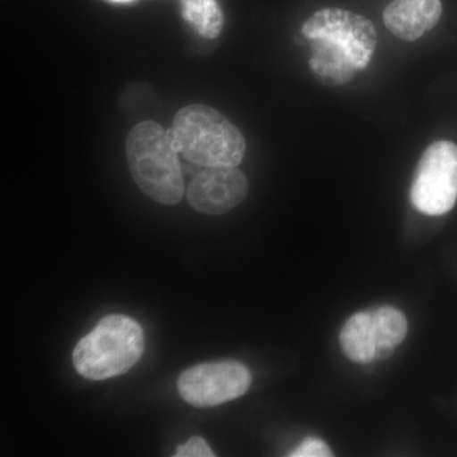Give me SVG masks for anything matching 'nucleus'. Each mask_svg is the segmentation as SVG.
<instances>
[{"mask_svg": "<svg viewBox=\"0 0 457 457\" xmlns=\"http://www.w3.org/2000/svg\"><path fill=\"white\" fill-rule=\"evenodd\" d=\"M248 179L237 167H204L189 183L188 204L204 215H224L242 204Z\"/></svg>", "mask_w": 457, "mask_h": 457, "instance_id": "0eeeda50", "label": "nucleus"}, {"mask_svg": "<svg viewBox=\"0 0 457 457\" xmlns=\"http://www.w3.org/2000/svg\"><path fill=\"white\" fill-rule=\"evenodd\" d=\"M174 145L201 167H237L245 154V139L234 123L204 104L183 107L170 129Z\"/></svg>", "mask_w": 457, "mask_h": 457, "instance_id": "7ed1b4c3", "label": "nucleus"}, {"mask_svg": "<svg viewBox=\"0 0 457 457\" xmlns=\"http://www.w3.org/2000/svg\"><path fill=\"white\" fill-rule=\"evenodd\" d=\"M343 353L356 363L376 361V341L371 312L352 315L339 336Z\"/></svg>", "mask_w": 457, "mask_h": 457, "instance_id": "1a4fd4ad", "label": "nucleus"}, {"mask_svg": "<svg viewBox=\"0 0 457 457\" xmlns=\"http://www.w3.org/2000/svg\"><path fill=\"white\" fill-rule=\"evenodd\" d=\"M376 341V361L386 360L404 341L408 332L405 315L393 306H381L371 312Z\"/></svg>", "mask_w": 457, "mask_h": 457, "instance_id": "9d476101", "label": "nucleus"}, {"mask_svg": "<svg viewBox=\"0 0 457 457\" xmlns=\"http://www.w3.org/2000/svg\"><path fill=\"white\" fill-rule=\"evenodd\" d=\"M311 41L309 68L326 86H345L368 68L378 45V33L368 17L342 8L319 9L302 27Z\"/></svg>", "mask_w": 457, "mask_h": 457, "instance_id": "f257e3e1", "label": "nucleus"}, {"mask_svg": "<svg viewBox=\"0 0 457 457\" xmlns=\"http://www.w3.org/2000/svg\"><path fill=\"white\" fill-rule=\"evenodd\" d=\"M170 130L159 123H137L126 139L129 170L141 191L163 204H177L185 195V179Z\"/></svg>", "mask_w": 457, "mask_h": 457, "instance_id": "f03ea898", "label": "nucleus"}, {"mask_svg": "<svg viewBox=\"0 0 457 457\" xmlns=\"http://www.w3.org/2000/svg\"><path fill=\"white\" fill-rule=\"evenodd\" d=\"M457 201V145L441 140L431 144L414 173L411 203L418 212L441 216L451 212Z\"/></svg>", "mask_w": 457, "mask_h": 457, "instance_id": "39448f33", "label": "nucleus"}, {"mask_svg": "<svg viewBox=\"0 0 457 457\" xmlns=\"http://www.w3.org/2000/svg\"><path fill=\"white\" fill-rule=\"evenodd\" d=\"M183 14L198 35L213 40L224 26V14L216 0H183Z\"/></svg>", "mask_w": 457, "mask_h": 457, "instance_id": "9b49d317", "label": "nucleus"}, {"mask_svg": "<svg viewBox=\"0 0 457 457\" xmlns=\"http://www.w3.org/2000/svg\"><path fill=\"white\" fill-rule=\"evenodd\" d=\"M288 456L291 457H329L333 456L332 450L329 449V446L323 440H319V438L309 437L305 438L293 451V453H288Z\"/></svg>", "mask_w": 457, "mask_h": 457, "instance_id": "f8f14e48", "label": "nucleus"}, {"mask_svg": "<svg viewBox=\"0 0 457 457\" xmlns=\"http://www.w3.org/2000/svg\"><path fill=\"white\" fill-rule=\"evenodd\" d=\"M441 16V0H392L384 9L383 20L399 40L413 42L435 29Z\"/></svg>", "mask_w": 457, "mask_h": 457, "instance_id": "6e6552de", "label": "nucleus"}, {"mask_svg": "<svg viewBox=\"0 0 457 457\" xmlns=\"http://www.w3.org/2000/svg\"><path fill=\"white\" fill-rule=\"evenodd\" d=\"M144 347L143 328L137 321L108 315L75 345L74 368L88 380H107L128 372L140 360Z\"/></svg>", "mask_w": 457, "mask_h": 457, "instance_id": "20e7f679", "label": "nucleus"}, {"mask_svg": "<svg viewBox=\"0 0 457 457\" xmlns=\"http://www.w3.org/2000/svg\"><path fill=\"white\" fill-rule=\"evenodd\" d=\"M113 2H130V0H113Z\"/></svg>", "mask_w": 457, "mask_h": 457, "instance_id": "4468645a", "label": "nucleus"}, {"mask_svg": "<svg viewBox=\"0 0 457 457\" xmlns=\"http://www.w3.org/2000/svg\"><path fill=\"white\" fill-rule=\"evenodd\" d=\"M252 375L237 361L201 363L179 376L182 399L196 408H212L240 398L248 392Z\"/></svg>", "mask_w": 457, "mask_h": 457, "instance_id": "423d86ee", "label": "nucleus"}, {"mask_svg": "<svg viewBox=\"0 0 457 457\" xmlns=\"http://www.w3.org/2000/svg\"><path fill=\"white\" fill-rule=\"evenodd\" d=\"M176 457H213L215 453L210 449L207 442L204 438L195 436L189 438L187 442L177 447Z\"/></svg>", "mask_w": 457, "mask_h": 457, "instance_id": "ddd939ff", "label": "nucleus"}]
</instances>
